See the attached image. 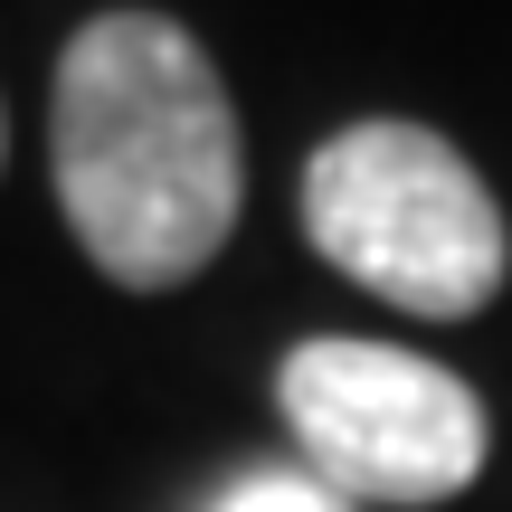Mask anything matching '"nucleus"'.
I'll use <instances>...</instances> for the list:
<instances>
[{
    "label": "nucleus",
    "mask_w": 512,
    "mask_h": 512,
    "mask_svg": "<svg viewBox=\"0 0 512 512\" xmlns=\"http://www.w3.org/2000/svg\"><path fill=\"white\" fill-rule=\"evenodd\" d=\"M48 171L105 285H190L247 209L238 105L209 48L171 10H95L48 86Z\"/></svg>",
    "instance_id": "nucleus-1"
},
{
    "label": "nucleus",
    "mask_w": 512,
    "mask_h": 512,
    "mask_svg": "<svg viewBox=\"0 0 512 512\" xmlns=\"http://www.w3.org/2000/svg\"><path fill=\"white\" fill-rule=\"evenodd\" d=\"M304 238L332 275L418 323H475L512 275L484 171L437 124H399V114L342 124L304 162Z\"/></svg>",
    "instance_id": "nucleus-2"
},
{
    "label": "nucleus",
    "mask_w": 512,
    "mask_h": 512,
    "mask_svg": "<svg viewBox=\"0 0 512 512\" xmlns=\"http://www.w3.org/2000/svg\"><path fill=\"white\" fill-rule=\"evenodd\" d=\"M275 408L332 503L427 512L456 503L494 456V418H484L475 380L399 342H351V332L294 342L275 370Z\"/></svg>",
    "instance_id": "nucleus-3"
},
{
    "label": "nucleus",
    "mask_w": 512,
    "mask_h": 512,
    "mask_svg": "<svg viewBox=\"0 0 512 512\" xmlns=\"http://www.w3.org/2000/svg\"><path fill=\"white\" fill-rule=\"evenodd\" d=\"M219 512H342V503H332L313 475H247Z\"/></svg>",
    "instance_id": "nucleus-4"
},
{
    "label": "nucleus",
    "mask_w": 512,
    "mask_h": 512,
    "mask_svg": "<svg viewBox=\"0 0 512 512\" xmlns=\"http://www.w3.org/2000/svg\"><path fill=\"white\" fill-rule=\"evenodd\" d=\"M0 152H10V124H0Z\"/></svg>",
    "instance_id": "nucleus-5"
}]
</instances>
